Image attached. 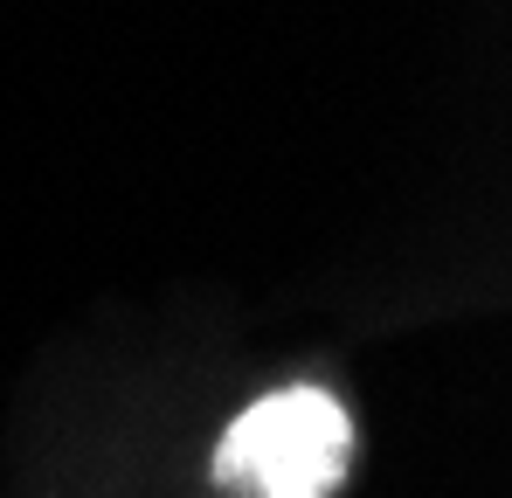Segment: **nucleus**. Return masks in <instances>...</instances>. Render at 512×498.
Listing matches in <instances>:
<instances>
[{
	"label": "nucleus",
	"instance_id": "nucleus-1",
	"mask_svg": "<svg viewBox=\"0 0 512 498\" xmlns=\"http://www.w3.org/2000/svg\"><path fill=\"white\" fill-rule=\"evenodd\" d=\"M353 464V415L326 388H277L215 443V485L229 498H333Z\"/></svg>",
	"mask_w": 512,
	"mask_h": 498
}]
</instances>
